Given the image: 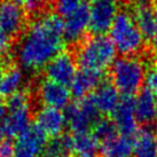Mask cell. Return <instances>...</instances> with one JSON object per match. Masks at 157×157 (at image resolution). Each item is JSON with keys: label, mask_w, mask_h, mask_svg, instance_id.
I'll return each mask as SVG.
<instances>
[{"label": "cell", "mask_w": 157, "mask_h": 157, "mask_svg": "<svg viewBox=\"0 0 157 157\" xmlns=\"http://www.w3.org/2000/svg\"><path fill=\"white\" fill-rule=\"evenodd\" d=\"M63 20L56 13L39 15L29 24L16 51L20 66L29 71L45 68L62 52Z\"/></svg>", "instance_id": "1"}, {"label": "cell", "mask_w": 157, "mask_h": 157, "mask_svg": "<svg viewBox=\"0 0 157 157\" xmlns=\"http://www.w3.org/2000/svg\"><path fill=\"white\" fill-rule=\"evenodd\" d=\"M116 48L109 37L94 35L79 44L76 52V62L82 69L103 71L113 66L116 60Z\"/></svg>", "instance_id": "2"}, {"label": "cell", "mask_w": 157, "mask_h": 157, "mask_svg": "<svg viewBox=\"0 0 157 157\" xmlns=\"http://www.w3.org/2000/svg\"><path fill=\"white\" fill-rule=\"evenodd\" d=\"M110 40L122 56H134L142 51L144 37L132 14L119 12L110 28Z\"/></svg>", "instance_id": "3"}, {"label": "cell", "mask_w": 157, "mask_h": 157, "mask_svg": "<svg viewBox=\"0 0 157 157\" xmlns=\"http://www.w3.org/2000/svg\"><path fill=\"white\" fill-rule=\"evenodd\" d=\"M146 67L135 56H121L116 59L110 69L111 84L119 93L132 96L144 84Z\"/></svg>", "instance_id": "4"}, {"label": "cell", "mask_w": 157, "mask_h": 157, "mask_svg": "<svg viewBox=\"0 0 157 157\" xmlns=\"http://www.w3.org/2000/svg\"><path fill=\"white\" fill-rule=\"evenodd\" d=\"M7 117L0 126V135L5 139L22 134L30 126L31 100L29 93L20 91L7 99Z\"/></svg>", "instance_id": "5"}, {"label": "cell", "mask_w": 157, "mask_h": 157, "mask_svg": "<svg viewBox=\"0 0 157 157\" xmlns=\"http://www.w3.org/2000/svg\"><path fill=\"white\" fill-rule=\"evenodd\" d=\"M67 125L74 133L88 132L99 122L100 113L96 109L91 96L80 99L68 105L66 113Z\"/></svg>", "instance_id": "6"}, {"label": "cell", "mask_w": 157, "mask_h": 157, "mask_svg": "<svg viewBox=\"0 0 157 157\" xmlns=\"http://www.w3.org/2000/svg\"><path fill=\"white\" fill-rule=\"evenodd\" d=\"M119 2L121 0H91L90 29L94 35H105L110 30L119 14Z\"/></svg>", "instance_id": "7"}, {"label": "cell", "mask_w": 157, "mask_h": 157, "mask_svg": "<svg viewBox=\"0 0 157 157\" xmlns=\"http://www.w3.org/2000/svg\"><path fill=\"white\" fill-rule=\"evenodd\" d=\"M26 25L24 9L12 0L0 2V31L8 37L18 36Z\"/></svg>", "instance_id": "8"}, {"label": "cell", "mask_w": 157, "mask_h": 157, "mask_svg": "<svg viewBox=\"0 0 157 157\" xmlns=\"http://www.w3.org/2000/svg\"><path fill=\"white\" fill-rule=\"evenodd\" d=\"M47 146L46 135L37 125H30L17 136L14 157H39Z\"/></svg>", "instance_id": "9"}, {"label": "cell", "mask_w": 157, "mask_h": 157, "mask_svg": "<svg viewBox=\"0 0 157 157\" xmlns=\"http://www.w3.org/2000/svg\"><path fill=\"white\" fill-rule=\"evenodd\" d=\"M76 63L74 56L67 52H61L59 55L45 67V74L49 80L68 86L74 80L77 74Z\"/></svg>", "instance_id": "10"}, {"label": "cell", "mask_w": 157, "mask_h": 157, "mask_svg": "<svg viewBox=\"0 0 157 157\" xmlns=\"http://www.w3.org/2000/svg\"><path fill=\"white\" fill-rule=\"evenodd\" d=\"M37 92L40 102L44 105V107L62 110L69 105L71 93L69 88L64 85L46 78L39 83Z\"/></svg>", "instance_id": "11"}, {"label": "cell", "mask_w": 157, "mask_h": 157, "mask_svg": "<svg viewBox=\"0 0 157 157\" xmlns=\"http://www.w3.org/2000/svg\"><path fill=\"white\" fill-rule=\"evenodd\" d=\"M113 123L119 134L130 136L138 133V119L135 115L134 99L132 96H125L113 113Z\"/></svg>", "instance_id": "12"}, {"label": "cell", "mask_w": 157, "mask_h": 157, "mask_svg": "<svg viewBox=\"0 0 157 157\" xmlns=\"http://www.w3.org/2000/svg\"><path fill=\"white\" fill-rule=\"evenodd\" d=\"M90 29V9L82 4L69 16L63 20V36L70 43H77Z\"/></svg>", "instance_id": "13"}, {"label": "cell", "mask_w": 157, "mask_h": 157, "mask_svg": "<svg viewBox=\"0 0 157 157\" xmlns=\"http://www.w3.org/2000/svg\"><path fill=\"white\" fill-rule=\"evenodd\" d=\"M36 125L46 136H60L67 126L66 113L60 109L43 107L36 113Z\"/></svg>", "instance_id": "14"}, {"label": "cell", "mask_w": 157, "mask_h": 157, "mask_svg": "<svg viewBox=\"0 0 157 157\" xmlns=\"http://www.w3.org/2000/svg\"><path fill=\"white\" fill-rule=\"evenodd\" d=\"M132 16L144 39L151 40L156 30L157 22L150 0H134L132 6Z\"/></svg>", "instance_id": "15"}, {"label": "cell", "mask_w": 157, "mask_h": 157, "mask_svg": "<svg viewBox=\"0 0 157 157\" xmlns=\"http://www.w3.org/2000/svg\"><path fill=\"white\" fill-rule=\"evenodd\" d=\"M103 83V74L95 70L82 69L77 71L74 80L70 84V93L77 99L87 98L91 92Z\"/></svg>", "instance_id": "16"}, {"label": "cell", "mask_w": 157, "mask_h": 157, "mask_svg": "<svg viewBox=\"0 0 157 157\" xmlns=\"http://www.w3.org/2000/svg\"><path fill=\"white\" fill-rule=\"evenodd\" d=\"M117 88L111 83H103L94 91L91 96L96 109L103 115H113L121 102V96Z\"/></svg>", "instance_id": "17"}, {"label": "cell", "mask_w": 157, "mask_h": 157, "mask_svg": "<svg viewBox=\"0 0 157 157\" xmlns=\"http://www.w3.org/2000/svg\"><path fill=\"white\" fill-rule=\"evenodd\" d=\"M135 115L139 123L151 125L157 122V95L148 90L141 91L134 99Z\"/></svg>", "instance_id": "18"}, {"label": "cell", "mask_w": 157, "mask_h": 157, "mask_svg": "<svg viewBox=\"0 0 157 157\" xmlns=\"http://www.w3.org/2000/svg\"><path fill=\"white\" fill-rule=\"evenodd\" d=\"M24 84V74L18 67L8 66L5 69L0 79V98L8 99L22 91Z\"/></svg>", "instance_id": "19"}, {"label": "cell", "mask_w": 157, "mask_h": 157, "mask_svg": "<svg viewBox=\"0 0 157 157\" xmlns=\"http://www.w3.org/2000/svg\"><path fill=\"white\" fill-rule=\"evenodd\" d=\"M135 157H157V134L150 128L138 131L133 140Z\"/></svg>", "instance_id": "20"}, {"label": "cell", "mask_w": 157, "mask_h": 157, "mask_svg": "<svg viewBox=\"0 0 157 157\" xmlns=\"http://www.w3.org/2000/svg\"><path fill=\"white\" fill-rule=\"evenodd\" d=\"M71 150L76 155L83 157H92L99 149V141L93 133L83 132L70 135Z\"/></svg>", "instance_id": "21"}, {"label": "cell", "mask_w": 157, "mask_h": 157, "mask_svg": "<svg viewBox=\"0 0 157 157\" xmlns=\"http://www.w3.org/2000/svg\"><path fill=\"white\" fill-rule=\"evenodd\" d=\"M101 148L105 157H130L133 154V140L130 136L117 134Z\"/></svg>", "instance_id": "22"}, {"label": "cell", "mask_w": 157, "mask_h": 157, "mask_svg": "<svg viewBox=\"0 0 157 157\" xmlns=\"http://www.w3.org/2000/svg\"><path fill=\"white\" fill-rule=\"evenodd\" d=\"M93 134L99 141V144H103L108 142L109 140L115 138L117 134H119L117 128L115 126L113 121L109 119H99V122L96 123L93 127Z\"/></svg>", "instance_id": "23"}, {"label": "cell", "mask_w": 157, "mask_h": 157, "mask_svg": "<svg viewBox=\"0 0 157 157\" xmlns=\"http://www.w3.org/2000/svg\"><path fill=\"white\" fill-rule=\"evenodd\" d=\"M82 5L80 0H55L56 14L63 17L69 16Z\"/></svg>", "instance_id": "24"}, {"label": "cell", "mask_w": 157, "mask_h": 157, "mask_svg": "<svg viewBox=\"0 0 157 157\" xmlns=\"http://www.w3.org/2000/svg\"><path fill=\"white\" fill-rule=\"evenodd\" d=\"M144 85L146 90L157 95V64H153L146 69Z\"/></svg>", "instance_id": "25"}, {"label": "cell", "mask_w": 157, "mask_h": 157, "mask_svg": "<svg viewBox=\"0 0 157 157\" xmlns=\"http://www.w3.org/2000/svg\"><path fill=\"white\" fill-rule=\"evenodd\" d=\"M15 155V144L9 139L0 140V157H14Z\"/></svg>", "instance_id": "26"}, {"label": "cell", "mask_w": 157, "mask_h": 157, "mask_svg": "<svg viewBox=\"0 0 157 157\" xmlns=\"http://www.w3.org/2000/svg\"><path fill=\"white\" fill-rule=\"evenodd\" d=\"M12 46V41H10V37L5 35L4 32L0 31V59L7 55Z\"/></svg>", "instance_id": "27"}, {"label": "cell", "mask_w": 157, "mask_h": 157, "mask_svg": "<svg viewBox=\"0 0 157 157\" xmlns=\"http://www.w3.org/2000/svg\"><path fill=\"white\" fill-rule=\"evenodd\" d=\"M45 5V0H24L23 6L25 7L26 10H29L31 13L38 12L40 8H43Z\"/></svg>", "instance_id": "28"}, {"label": "cell", "mask_w": 157, "mask_h": 157, "mask_svg": "<svg viewBox=\"0 0 157 157\" xmlns=\"http://www.w3.org/2000/svg\"><path fill=\"white\" fill-rule=\"evenodd\" d=\"M7 113H8V109H7V105L2 100H0V126L2 125V123L5 122V119L7 117Z\"/></svg>", "instance_id": "29"}, {"label": "cell", "mask_w": 157, "mask_h": 157, "mask_svg": "<svg viewBox=\"0 0 157 157\" xmlns=\"http://www.w3.org/2000/svg\"><path fill=\"white\" fill-rule=\"evenodd\" d=\"M7 67H8V64H7L4 60H0V79H1V76H2L5 69H6Z\"/></svg>", "instance_id": "30"}, {"label": "cell", "mask_w": 157, "mask_h": 157, "mask_svg": "<svg viewBox=\"0 0 157 157\" xmlns=\"http://www.w3.org/2000/svg\"><path fill=\"white\" fill-rule=\"evenodd\" d=\"M151 43H153V47L154 49L157 52V25H156V30H155V33H154L153 38H151Z\"/></svg>", "instance_id": "31"}, {"label": "cell", "mask_w": 157, "mask_h": 157, "mask_svg": "<svg viewBox=\"0 0 157 157\" xmlns=\"http://www.w3.org/2000/svg\"><path fill=\"white\" fill-rule=\"evenodd\" d=\"M151 5L154 7V12H155V16H156V22H157V0H151Z\"/></svg>", "instance_id": "32"}, {"label": "cell", "mask_w": 157, "mask_h": 157, "mask_svg": "<svg viewBox=\"0 0 157 157\" xmlns=\"http://www.w3.org/2000/svg\"><path fill=\"white\" fill-rule=\"evenodd\" d=\"M46 157H70L68 155V153H64V154H56V155H48Z\"/></svg>", "instance_id": "33"}, {"label": "cell", "mask_w": 157, "mask_h": 157, "mask_svg": "<svg viewBox=\"0 0 157 157\" xmlns=\"http://www.w3.org/2000/svg\"><path fill=\"white\" fill-rule=\"evenodd\" d=\"M12 1L16 2V4H18V5H23V2H24V0H12Z\"/></svg>", "instance_id": "34"}, {"label": "cell", "mask_w": 157, "mask_h": 157, "mask_svg": "<svg viewBox=\"0 0 157 157\" xmlns=\"http://www.w3.org/2000/svg\"><path fill=\"white\" fill-rule=\"evenodd\" d=\"M78 157H83V156H78Z\"/></svg>", "instance_id": "35"}, {"label": "cell", "mask_w": 157, "mask_h": 157, "mask_svg": "<svg viewBox=\"0 0 157 157\" xmlns=\"http://www.w3.org/2000/svg\"><path fill=\"white\" fill-rule=\"evenodd\" d=\"M0 2H1V0H0Z\"/></svg>", "instance_id": "36"}]
</instances>
